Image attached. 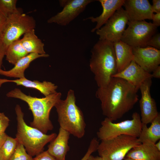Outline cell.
I'll list each match as a JSON object with an SVG mask.
<instances>
[{
	"mask_svg": "<svg viewBox=\"0 0 160 160\" xmlns=\"http://www.w3.org/2000/svg\"><path fill=\"white\" fill-rule=\"evenodd\" d=\"M138 90L123 79L112 77L107 85L98 88L95 96L100 101L103 114L113 121L133 108L138 100Z\"/></svg>",
	"mask_w": 160,
	"mask_h": 160,
	"instance_id": "1",
	"label": "cell"
},
{
	"mask_svg": "<svg viewBox=\"0 0 160 160\" xmlns=\"http://www.w3.org/2000/svg\"><path fill=\"white\" fill-rule=\"evenodd\" d=\"M6 96L19 99L27 103L33 116L30 126L46 134L53 129L54 127L50 119V113L52 108L61 99L60 92H57L44 97L38 98L27 95L20 89L15 88L8 92Z\"/></svg>",
	"mask_w": 160,
	"mask_h": 160,
	"instance_id": "2",
	"label": "cell"
},
{
	"mask_svg": "<svg viewBox=\"0 0 160 160\" xmlns=\"http://www.w3.org/2000/svg\"><path fill=\"white\" fill-rule=\"evenodd\" d=\"M89 66L94 75L98 87H103L116 73V59L113 43L105 40H99L91 51Z\"/></svg>",
	"mask_w": 160,
	"mask_h": 160,
	"instance_id": "3",
	"label": "cell"
},
{
	"mask_svg": "<svg viewBox=\"0 0 160 160\" xmlns=\"http://www.w3.org/2000/svg\"><path fill=\"white\" fill-rule=\"evenodd\" d=\"M54 107L60 127L78 138L83 137L85 133L86 124L82 111L76 105L73 90L69 89L66 98L60 99Z\"/></svg>",
	"mask_w": 160,
	"mask_h": 160,
	"instance_id": "4",
	"label": "cell"
},
{
	"mask_svg": "<svg viewBox=\"0 0 160 160\" xmlns=\"http://www.w3.org/2000/svg\"><path fill=\"white\" fill-rule=\"evenodd\" d=\"M15 110L17 124L16 138L29 155L32 157L36 156L44 151L45 145L54 140L57 134H44L28 125L24 121V113L19 105H16Z\"/></svg>",
	"mask_w": 160,
	"mask_h": 160,
	"instance_id": "5",
	"label": "cell"
},
{
	"mask_svg": "<svg viewBox=\"0 0 160 160\" xmlns=\"http://www.w3.org/2000/svg\"><path fill=\"white\" fill-rule=\"evenodd\" d=\"M101 126L97 133L98 138L101 141L122 135L138 138L142 127L140 117L137 112L132 114L131 119L113 123L106 117L101 121Z\"/></svg>",
	"mask_w": 160,
	"mask_h": 160,
	"instance_id": "6",
	"label": "cell"
},
{
	"mask_svg": "<svg viewBox=\"0 0 160 160\" xmlns=\"http://www.w3.org/2000/svg\"><path fill=\"white\" fill-rule=\"evenodd\" d=\"M36 26V21L33 17L20 11L6 18L0 40L7 49L12 42L27 32L34 29Z\"/></svg>",
	"mask_w": 160,
	"mask_h": 160,
	"instance_id": "7",
	"label": "cell"
},
{
	"mask_svg": "<svg viewBox=\"0 0 160 160\" xmlns=\"http://www.w3.org/2000/svg\"><path fill=\"white\" fill-rule=\"evenodd\" d=\"M141 143L137 137L122 135L101 140L97 151L105 160H123L130 150Z\"/></svg>",
	"mask_w": 160,
	"mask_h": 160,
	"instance_id": "8",
	"label": "cell"
},
{
	"mask_svg": "<svg viewBox=\"0 0 160 160\" xmlns=\"http://www.w3.org/2000/svg\"><path fill=\"white\" fill-rule=\"evenodd\" d=\"M121 40L134 47H146V43L154 34L157 27L145 20L129 21Z\"/></svg>",
	"mask_w": 160,
	"mask_h": 160,
	"instance_id": "9",
	"label": "cell"
},
{
	"mask_svg": "<svg viewBox=\"0 0 160 160\" xmlns=\"http://www.w3.org/2000/svg\"><path fill=\"white\" fill-rule=\"evenodd\" d=\"M127 12L122 7L117 10L104 25L95 31L99 40L113 43L120 40L129 22Z\"/></svg>",
	"mask_w": 160,
	"mask_h": 160,
	"instance_id": "10",
	"label": "cell"
},
{
	"mask_svg": "<svg viewBox=\"0 0 160 160\" xmlns=\"http://www.w3.org/2000/svg\"><path fill=\"white\" fill-rule=\"evenodd\" d=\"M94 0H61L59 2L62 10L49 18V23H55L65 26L69 24L85 9Z\"/></svg>",
	"mask_w": 160,
	"mask_h": 160,
	"instance_id": "11",
	"label": "cell"
},
{
	"mask_svg": "<svg viewBox=\"0 0 160 160\" xmlns=\"http://www.w3.org/2000/svg\"><path fill=\"white\" fill-rule=\"evenodd\" d=\"M151 79H148L144 81L141 84L139 89L141 95L139 101L141 121L142 124L147 125L151 123L159 113L156 102L151 95Z\"/></svg>",
	"mask_w": 160,
	"mask_h": 160,
	"instance_id": "12",
	"label": "cell"
},
{
	"mask_svg": "<svg viewBox=\"0 0 160 160\" xmlns=\"http://www.w3.org/2000/svg\"><path fill=\"white\" fill-rule=\"evenodd\" d=\"M133 48V60L145 71L151 73L160 64V50L147 46Z\"/></svg>",
	"mask_w": 160,
	"mask_h": 160,
	"instance_id": "13",
	"label": "cell"
},
{
	"mask_svg": "<svg viewBox=\"0 0 160 160\" xmlns=\"http://www.w3.org/2000/svg\"><path fill=\"white\" fill-rule=\"evenodd\" d=\"M123 6L129 21L151 20L153 12L148 0H124Z\"/></svg>",
	"mask_w": 160,
	"mask_h": 160,
	"instance_id": "14",
	"label": "cell"
},
{
	"mask_svg": "<svg viewBox=\"0 0 160 160\" xmlns=\"http://www.w3.org/2000/svg\"><path fill=\"white\" fill-rule=\"evenodd\" d=\"M112 77L123 79L138 90L141 84L144 81L152 78L151 73L145 71L136 64L133 59L127 67L113 75Z\"/></svg>",
	"mask_w": 160,
	"mask_h": 160,
	"instance_id": "15",
	"label": "cell"
},
{
	"mask_svg": "<svg viewBox=\"0 0 160 160\" xmlns=\"http://www.w3.org/2000/svg\"><path fill=\"white\" fill-rule=\"evenodd\" d=\"M102 8L101 14L96 17H90L84 20H90L92 23H96L95 27L92 28V33L101 27L118 9L123 6L124 0H98Z\"/></svg>",
	"mask_w": 160,
	"mask_h": 160,
	"instance_id": "16",
	"label": "cell"
},
{
	"mask_svg": "<svg viewBox=\"0 0 160 160\" xmlns=\"http://www.w3.org/2000/svg\"><path fill=\"white\" fill-rule=\"evenodd\" d=\"M70 135L60 127L58 134L48 145L47 151L57 160H66V155L70 150L68 140Z\"/></svg>",
	"mask_w": 160,
	"mask_h": 160,
	"instance_id": "17",
	"label": "cell"
},
{
	"mask_svg": "<svg viewBox=\"0 0 160 160\" xmlns=\"http://www.w3.org/2000/svg\"><path fill=\"white\" fill-rule=\"evenodd\" d=\"M125 157L133 160H160V151L155 144L145 142L133 148Z\"/></svg>",
	"mask_w": 160,
	"mask_h": 160,
	"instance_id": "18",
	"label": "cell"
},
{
	"mask_svg": "<svg viewBox=\"0 0 160 160\" xmlns=\"http://www.w3.org/2000/svg\"><path fill=\"white\" fill-rule=\"evenodd\" d=\"M7 82H13L17 85L34 89L39 91L45 97L57 92L58 87L57 85L50 81H45L40 82L35 80L32 81L25 77L14 80L0 79V87L3 84Z\"/></svg>",
	"mask_w": 160,
	"mask_h": 160,
	"instance_id": "19",
	"label": "cell"
},
{
	"mask_svg": "<svg viewBox=\"0 0 160 160\" xmlns=\"http://www.w3.org/2000/svg\"><path fill=\"white\" fill-rule=\"evenodd\" d=\"M49 56V55L47 54L45 55H40L36 53L29 54L18 61L11 69L5 71L0 69V75L17 79L24 78L25 77V71L32 61L40 57H47Z\"/></svg>",
	"mask_w": 160,
	"mask_h": 160,
	"instance_id": "20",
	"label": "cell"
},
{
	"mask_svg": "<svg viewBox=\"0 0 160 160\" xmlns=\"http://www.w3.org/2000/svg\"><path fill=\"white\" fill-rule=\"evenodd\" d=\"M115 54L117 73L127 67L133 59V48L121 40L113 43Z\"/></svg>",
	"mask_w": 160,
	"mask_h": 160,
	"instance_id": "21",
	"label": "cell"
},
{
	"mask_svg": "<svg viewBox=\"0 0 160 160\" xmlns=\"http://www.w3.org/2000/svg\"><path fill=\"white\" fill-rule=\"evenodd\" d=\"M150 127L142 124L140 134L138 138L142 143L150 142L155 144L160 139V114L151 122Z\"/></svg>",
	"mask_w": 160,
	"mask_h": 160,
	"instance_id": "22",
	"label": "cell"
},
{
	"mask_svg": "<svg viewBox=\"0 0 160 160\" xmlns=\"http://www.w3.org/2000/svg\"><path fill=\"white\" fill-rule=\"evenodd\" d=\"M21 40L23 47L28 54H47L44 50V44L36 35L34 29L24 34Z\"/></svg>",
	"mask_w": 160,
	"mask_h": 160,
	"instance_id": "23",
	"label": "cell"
},
{
	"mask_svg": "<svg viewBox=\"0 0 160 160\" xmlns=\"http://www.w3.org/2000/svg\"><path fill=\"white\" fill-rule=\"evenodd\" d=\"M28 54L23 47L21 39H19L13 41L8 46L5 56L6 60L14 65L20 60Z\"/></svg>",
	"mask_w": 160,
	"mask_h": 160,
	"instance_id": "24",
	"label": "cell"
},
{
	"mask_svg": "<svg viewBox=\"0 0 160 160\" xmlns=\"http://www.w3.org/2000/svg\"><path fill=\"white\" fill-rule=\"evenodd\" d=\"M18 142L16 137L8 135L0 148V160H9L15 152Z\"/></svg>",
	"mask_w": 160,
	"mask_h": 160,
	"instance_id": "25",
	"label": "cell"
},
{
	"mask_svg": "<svg viewBox=\"0 0 160 160\" xmlns=\"http://www.w3.org/2000/svg\"><path fill=\"white\" fill-rule=\"evenodd\" d=\"M17 0H0V15L7 18L20 10L16 7Z\"/></svg>",
	"mask_w": 160,
	"mask_h": 160,
	"instance_id": "26",
	"label": "cell"
},
{
	"mask_svg": "<svg viewBox=\"0 0 160 160\" xmlns=\"http://www.w3.org/2000/svg\"><path fill=\"white\" fill-rule=\"evenodd\" d=\"M33 158L27 153L23 145L18 142L15 152L9 160H32Z\"/></svg>",
	"mask_w": 160,
	"mask_h": 160,
	"instance_id": "27",
	"label": "cell"
},
{
	"mask_svg": "<svg viewBox=\"0 0 160 160\" xmlns=\"http://www.w3.org/2000/svg\"><path fill=\"white\" fill-rule=\"evenodd\" d=\"M99 144V143L96 138L94 137L92 139L86 153L81 160H87L92 153L97 151Z\"/></svg>",
	"mask_w": 160,
	"mask_h": 160,
	"instance_id": "28",
	"label": "cell"
},
{
	"mask_svg": "<svg viewBox=\"0 0 160 160\" xmlns=\"http://www.w3.org/2000/svg\"><path fill=\"white\" fill-rule=\"evenodd\" d=\"M146 46L151 47L160 50V34L159 33L154 34L146 43Z\"/></svg>",
	"mask_w": 160,
	"mask_h": 160,
	"instance_id": "29",
	"label": "cell"
},
{
	"mask_svg": "<svg viewBox=\"0 0 160 160\" xmlns=\"http://www.w3.org/2000/svg\"><path fill=\"white\" fill-rule=\"evenodd\" d=\"M9 119L4 113L0 112V133L5 132L9 125Z\"/></svg>",
	"mask_w": 160,
	"mask_h": 160,
	"instance_id": "30",
	"label": "cell"
},
{
	"mask_svg": "<svg viewBox=\"0 0 160 160\" xmlns=\"http://www.w3.org/2000/svg\"><path fill=\"white\" fill-rule=\"evenodd\" d=\"M32 160H57L51 155L47 150L43 151L35 157L33 158Z\"/></svg>",
	"mask_w": 160,
	"mask_h": 160,
	"instance_id": "31",
	"label": "cell"
},
{
	"mask_svg": "<svg viewBox=\"0 0 160 160\" xmlns=\"http://www.w3.org/2000/svg\"><path fill=\"white\" fill-rule=\"evenodd\" d=\"M6 49L0 40V69L1 68L3 60L5 55Z\"/></svg>",
	"mask_w": 160,
	"mask_h": 160,
	"instance_id": "32",
	"label": "cell"
},
{
	"mask_svg": "<svg viewBox=\"0 0 160 160\" xmlns=\"http://www.w3.org/2000/svg\"><path fill=\"white\" fill-rule=\"evenodd\" d=\"M151 8L153 13H160V0H153Z\"/></svg>",
	"mask_w": 160,
	"mask_h": 160,
	"instance_id": "33",
	"label": "cell"
},
{
	"mask_svg": "<svg viewBox=\"0 0 160 160\" xmlns=\"http://www.w3.org/2000/svg\"><path fill=\"white\" fill-rule=\"evenodd\" d=\"M151 20H153L152 23L157 27L160 25V13H153L152 16Z\"/></svg>",
	"mask_w": 160,
	"mask_h": 160,
	"instance_id": "34",
	"label": "cell"
},
{
	"mask_svg": "<svg viewBox=\"0 0 160 160\" xmlns=\"http://www.w3.org/2000/svg\"><path fill=\"white\" fill-rule=\"evenodd\" d=\"M152 78L159 79L160 78V66L159 65L152 72Z\"/></svg>",
	"mask_w": 160,
	"mask_h": 160,
	"instance_id": "35",
	"label": "cell"
},
{
	"mask_svg": "<svg viewBox=\"0 0 160 160\" xmlns=\"http://www.w3.org/2000/svg\"><path fill=\"white\" fill-rule=\"evenodd\" d=\"M6 18L0 15V36Z\"/></svg>",
	"mask_w": 160,
	"mask_h": 160,
	"instance_id": "36",
	"label": "cell"
},
{
	"mask_svg": "<svg viewBox=\"0 0 160 160\" xmlns=\"http://www.w3.org/2000/svg\"><path fill=\"white\" fill-rule=\"evenodd\" d=\"M7 135L5 133H0V148L5 140Z\"/></svg>",
	"mask_w": 160,
	"mask_h": 160,
	"instance_id": "37",
	"label": "cell"
},
{
	"mask_svg": "<svg viewBox=\"0 0 160 160\" xmlns=\"http://www.w3.org/2000/svg\"><path fill=\"white\" fill-rule=\"evenodd\" d=\"M87 160H105L103 159L99 156H94L90 155L88 158Z\"/></svg>",
	"mask_w": 160,
	"mask_h": 160,
	"instance_id": "38",
	"label": "cell"
},
{
	"mask_svg": "<svg viewBox=\"0 0 160 160\" xmlns=\"http://www.w3.org/2000/svg\"><path fill=\"white\" fill-rule=\"evenodd\" d=\"M155 145L156 148L159 151H160V140L159 141L156 142L155 144Z\"/></svg>",
	"mask_w": 160,
	"mask_h": 160,
	"instance_id": "39",
	"label": "cell"
},
{
	"mask_svg": "<svg viewBox=\"0 0 160 160\" xmlns=\"http://www.w3.org/2000/svg\"><path fill=\"white\" fill-rule=\"evenodd\" d=\"M123 160H133L129 158H125Z\"/></svg>",
	"mask_w": 160,
	"mask_h": 160,
	"instance_id": "40",
	"label": "cell"
}]
</instances>
